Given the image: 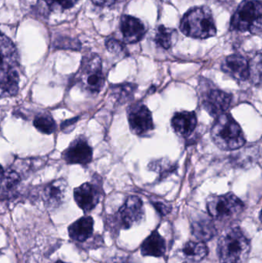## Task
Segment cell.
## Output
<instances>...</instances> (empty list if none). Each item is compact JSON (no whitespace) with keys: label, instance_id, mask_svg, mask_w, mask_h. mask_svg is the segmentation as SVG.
Instances as JSON below:
<instances>
[{"label":"cell","instance_id":"obj_1","mask_svg":"<svg viewBox=\"0 0 262 263\" xmlns=\"http://www.w3.org/2000/svg\"><path fill=\"white\" fill-rule=\"evenodd\" d=\"M250 251V239L239 227L229 229L218 241V255L221 263L245 262Z\"/></svg>","mask_w":262,"mask_h":263},{"label":"cell","instance_id":"obj_2","mask_svg":"<svg viewBox=\"0 0 262 263\" xmlns=\"http://www.w3.org/2000/svg\"><path fill=\"white\" fill-rule=\"evenodd\" d=\"M211 135L215 145L224 151L238 149L246 142L241 126L229 114L217 117Z\"/></svg>","mask_w":262,"mask_h":263},{"label":"cell","instance_id":"obj_3","mask_svg":"<svg viewBox=\"0 0 262 263\" xmlns=\"http://www.w3.org/2000/svg\"><path fill=\"white\" fill-rule=\"evenodd\" d=\"M180 29L187 36L201 40L215 36L217 32L212 11L206 6L188 11L182 18Z\"/></svg>","mask_w":262,"mask_h":263},{"label":"cell","instance_id":"obj_4","mask_svg":"<svg viewBox=\"0 0 262 263\" xmlns=\"http://www.w3.org/2000/svg\"><path fill=\"white\" fill-rule=\"evenodd\" d=\"M231 29L253 35H261L262 5L258 0H245L231 20Z\"/></svg>","mask_w":262,"mask_h":263},{"label":"cell","instance_id":"obj_5","mask_svg":"<svg viewBox=\"0 0 262 263\" xmlns=\"http://www.w3.org/2000/svg\"><path fill=\"white\" fill-rule=\"evenodd\" d=\"M77 80L82 89L88 93L96 95L102 90L105 84V77L102 60L98 55L92 54L83 59Z\"/></svg>","mask_w":262,"mask_h":263},{"label":"cell","instance_id":"obj_6","mask_svg":"<svg viewBox=\"0 0 262 263\" xmlns=\"http://www.w3.org/2000/svg\"><path fill=\"white\" fill-rule=\"evenodd\" d=\"M245 209L243 201L233 193L213 196L207 202L209 216L216 220L226 222L238 217Z\"/></svg>","mask_w":262,"mask_h":263},{"label":"cell","instance_id":"obj_7","mask_svg":"<svg viewBox=\"0 0 262 263\" xmlns=\"http://www.w3.org/2000/svg\"><path fill=\"white\" fill-rule=\"evenodd\" d=\"M143 202L138 196L128 197L118 211L111 217L115 227L121 230H128L138 224L144 217Z\"/></svg>","mask_w":262,"mask_h":263},{"label":"cell","instance_id":"obj_8","mask_svg":"<svg viewBox=\"0 0 262 263\" xmlns=\"http://www.w3.org/2000/svg\"><path fill=\"white\" fill-rule=\"evenodd\" d=\"M128 120L131 131L137 136H143L153 130L152 112L140 103L131 105L127 109Z\"/></svg>","mask_w":262,"mask_h":263},{"label":"cell","instance_id":"obj_9","mask_svg":"<svg viewBox=\"0 0 262 263\" xmlns=\"http://www.w3.org/2000/svg\"><path fill=\"white\" fill-rule=\"evenodd\" d=\"M201 106L212 117L226 114L230 107L232 96L218 89H211L201 92Z\"/></svg>","mask_w":262,"mask_h":263},{"label":"cell","instance_id":"obj_10","mask_svg":"<svg viewBox=\"0 0 262 263\" xmlns=\"http://www.w3.org/2000/svg\"><path fill=\"white\" fill-rule=\"evenodd\" d=\"M101 196L102 188L95 182H86L74 190L75 202L86 213L95 209Z\"/></svg>","mask_w":262,"mask_h":263},{"label":"cell","instance_id":"obj_11","mask_svg":"<svg viewBox=\"0 0 262 263\" xmlns=\"http://www.w3.org/2000/svg\"><path fill=\"white\" fill-rule=\"evenodd\" d=\"M92 147L86 138L79 136L71 142L63 156L67 163L85 165L92 162Z\"/></svg>","mask_w":262,"mask_h":263},{"label":"cell","instance_id":"obj_12","mask_svg":"<svg viewBox=\"0 0 262 263\" xmlns=\"http://www.w3.org/2000/svg\"><path fill=\"white\" fill-rule=\"evenodd\" d=\"M68 184L64 179H57L45 185L42 198L45 205L49 210L59 207L66 199Z\"/></svg>","mask_w":262,"mask_h":263},{"label":"cell","instance_id":"obj_13","mask_svg":"<svg viewBox=\"0 0 262 263\" xmlns=\"http://www.w3.org/2000/svg\"><path fill=\"white\" fill-rule=\"evenodd\" d=\"M221 69L237 81H246L249 79V62L243 55H229L223 62Z\"/></svg>","mask_w":262,"mask_h":263},{"label":"cell","instance_id":"obj_14","mask_svg":"<svg viewBox=\"0 0 262 263\" xmlns=\"http://www.w3.org/2000/svg\"><path fill=\"white\" fill-rule=\"evenodd\" d=\"M120 29L123 40L127 43H136L143 40L146 32L141 20L131 15H123L120 20Z\"/></svg>","mask_w":262,"mask_h":263},{"label":"cell","instance_id":"obj_15","mask_svg":"<svg viewBox=\"0 0 262 263\" xmlns=\"http://www.w3.org/2000/svg\"><path fill=\"white\" fill-rule=\"evenodd\" d=\"M197 123L198 121L195 112L188 111L176 112L171 120L173 130L184 138L189 137L194 133Z\"/></svg>","mask_w":262,"mask_h":263},{"label":"cell","instance_id":"obj_16","mask_svg":"<svg viewBox=\"0 0 262 263\" xmlns=\"http://www.w3.org/2000/svg\"><path fill=\"white\" fill-rule=\"evenodd\" d=\"M20 184V176L14 170L4 172L3 177L0 179V200H15L18 198V187Z\"/></svg>","mask_w":262,"mask_h":263},{"label":"cell","instance_id":"obj_17","mask_svg":"<svg viewBox=\"0 0 262 263\" xmlns=\"http://www.w3.org/2000/svg\"><path fill=\"white\" fill-rule=\"evenodd\" d=\"M16 47L10 39L0 32V70L15 69L18 64Z\"/></svg>","mask_w":262,"mask_h":263},{"label":"cell","instance_id":"obj_18","mask_svg":"<svg viewBox=\"0 0 262 263\" xmlns=\"http://www.w3.org/2000/svg\"><path fill=\"white\" fill-rule=\"evenodd\" d=\"M93 219L91 216H83L69 227V237L75 242H86L93 234Z\"/></svg>","mask_w":262,"mask_h":263},{"label":"cell","instance_id":"obj_19","mask_svg":"<svg viewBox=\"0 0 262 263\" xmlns=\"http://www.w3.org/2000/svg\"><path fill=\"white\" fill-rule=\"evenodd\" d=\"M166 252V243L164 238L158 230H154L143 242L141 253L144 256L159 258L164 256Z\"/></svg>","mask_w":262,"mask_h":263},{"label":"cell","instance_id":"obj_20","mask_svg":"<svg viewBox=\"0 0 262 263\" xmlns=\"http://www.w3.org/2000/svg\"><path fill=\"white\" fill-rule=\"evenodd\" d=\"M216 232L213 221L210 218L201 216L192 222V235L198 241L206 242L211 240L215 237Z\"/></svg>","mask_w":262,"mask_h":263},{"label":"cell","instance_id":"obj_21","mask_svg":"<svg viewBox=\"0 0 262 263\" xmlns=\"http://www.w3.org/2000/svg\"><path fill=\"white\" fill-rule=\"evenodd\" d=\"M185 260L190 263H198L206 259L209 254V248L206 242L201 241H189L186 242L181 251Z\"/></svg>","mask_w":262,"mask_h":263},{"label":"cell","instance_id":"obj_22","mask_svg":"<svg viewBox=\"0 0 262 263\" xmlns=\"http://www.w3.org/2000/svg\"><path fill=\"white\" fill-rule=\"evenodd\" d=\"M19 77L15 69L0 70V96L12 97L18 92Z\"/></svg>","mask_w":262,"mask_h":263},{"label":"cell","instance_id":"obj_23","mask_svg":"<svg viewBox=\"0 0 262 263\" xmlns=\"http://www.w3.org/2000/svg\"><path fill=\"white\" fill-rule=\"evenodd\" d=\"M177 36V32L164 26H158L155 36V42L159 47L169 49L172 47Z\"/></svg>","mask_w":262,"mask_h":263},{"label":"cell","instance_id":"obj_24","mask_svg":"<svg viewBox=\"0 0 262 263\" xmlns=\"http://www.w3.org/2000/svg\"><path fill=\"white\" fill-rule=\"evenodd\" d=\"M136 89V85L133 83H123V84L117 85L112 88V95L118 103L124 104L133 98L134 93Z\"/></svg>","mask_w":262,"mask_h":263},{"label":"cell","instance_id":"obj_25","mask_svg":"<svg viewBox=\"0 0 262 263\" xmlns=\"http://www.w3.org/2000/svg\"><path fill=\"white\" fill-rule=\"evenodd\" d=\"M149 168L152 171L158 173L159 175V179L161 180V179H166L172 173H175V170H177V165L172 163L168 159H161L151 162Z\"/></svg>","mask_w":262,"mask_h":263},{"label":"cell","instance_id":"obj_26","mask_svg":"<svg viewBox=\"0 0 262 263\" xmlns=\"http://www.w3.org/2000/svg\"><path fill=\"white\" fill-rule=\"evenodd\" d=\"M34 126L44 134H52L55 129V123L49 114H43L37 116L33 122Z\"/></svg>","mask_w":262,"mask_h":263},{"label":"cell","instance_id":"obj_27","mask_svg":"<svg viewBox=\"0 0 262 263\" xmlns=\"http://www.w3.org/2000/svg\"><path fill=\"white\" fill-rule=\"evenodd\" d=\"M249 80L255 85L261 84V55L260 52L249 62Z\"/></svg>","mask_w":262,"mask_h":263},{"label":"cell","instance_id":"obj_28","mask_svg":"<svg viewBox=\"0 0 262 263\" xmlns=\"http://www.w3.org/2000/svg\"><path fill=\"white\" fill-rule=\"evenodd\" d=\"M52 9H68L76 4L78 0H45Z\"/></svg>","mask_w":262,"mask_h":263},{"label":"cell","instance_id":"obj_29","mask_svg":"<svg viewBox=\"0 0 262 263\" xmlns=\"http://www.w3.org/2000/svg\"><path fill=\"white\" fill-rule=\"evenodd\" d=\"M106 46L109 52L115 54V55H121L126 53L124 45L115 39H110L108 40L106 42Z\"/></svg>","mask_w":262,"mask_h":263},{"label":"cell","instance_id":"obj_30","mask_svg":"<svg viewBox=\"0 0 262 263\" xmlns=\"http://www.w3.org/2000/svg\"><path fill=\"white\" fill-rule=\"evenodd\" d=\"M153 204L154 207H155V210L159 213V214H161L162 216H166V215L169 214L171 212V206L169 205H166L164 202H152Z\"/></svg>","mask_w":262,"mask_h":263},{"label":"cell","instance_id":"obj_31","mask_svg":"<svg viewBox=\"0 0 262 263\" xmlns=\"http://www.w3.org/2000/svg\"><path fill=\"white\" fill-rule=\"evenodd\" d=\"M77 120H78V118L72 119V120H67V121L64 122V123H62V129H63L64 131H68L69 129V128L72 127V126H75V123H76Z\"/></svg>","mask_w":262,"mask_h":263},{"label":"cell","instance_id":"obj_32","mask_svg":"<svg viewBox=\"0 0 262 263\" xmlns=\"http://www.w3.org/2000/svg\"><path fill=\"white\" fill-rule=\"evenodd\" d=\"M92 1L96 6H110L114 4L116 0H92Z\"/></svg>","mask_w":262,"mask_h":263},{"label":"cell","instance_id":"obj_33","mask_svg":"<svg viewBox=\"0 0 262 263\" xmlns=\"http://www.w3.org/2000/svg\"><path fill=\"white\" fill-rule=\"evenodd\" d=\"M4 170H3V167L0 165V179L3 177V174H4Z\"/></svg>","mask_w":262,"mask_h":263},{"label":"cell","instance_id":"obj_34","mask_svg":"<svg viewBox=\"0 0 262 263\" xmlns=\"http://www.w3.org/2000/svg\"><path fill=\"white\" fill-rule=\"evenodd\" d=\"M55 263H66V262H61V261H59V262H55Z\"/></svg>","mask_w":262,"mask_h":263}]
</instances>
